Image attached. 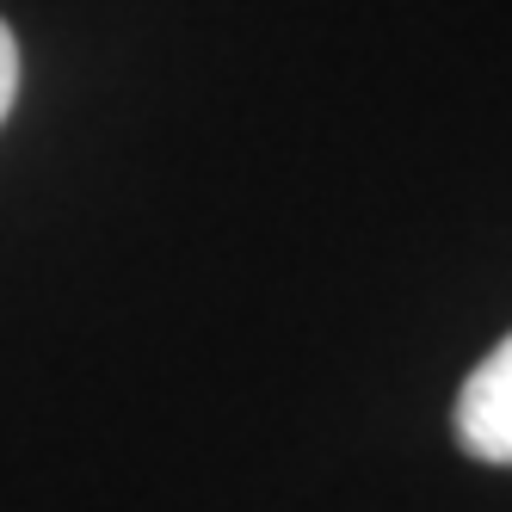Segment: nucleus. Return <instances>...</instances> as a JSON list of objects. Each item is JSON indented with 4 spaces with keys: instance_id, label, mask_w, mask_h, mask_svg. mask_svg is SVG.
<instances>
[{
    "instance_id": "nucleus-2",
    "label": "nucleus",
    "mask_w": 512,
    "mask_h": 512,
    "mask_svg": "<svg viewBox=\"0 0 512 512\" xmlns=\"http://www.w3.org/2000/svg\"><path fill=\"white\" fill-rule=\"evenodd\" d=\"M13 93H19V44H13V31L0 25V124L13 112Z\"/></svg>"
},
{
    "instance_id": "nucleus-1",
    "label": "nucleus",
    "mask_w": 512,
    "mask_h": 512,
    "mask_svg": "<svg viewBox=\"0 0 512 512\" xmlns=\"http://www.w3.org/2000/svg\"><path fill=\"white\" fill-rule=\"evenodd\" d=\"M457 445L482 463L512 469V334L457 389Z\"/></svg>"
}]
</instances>
